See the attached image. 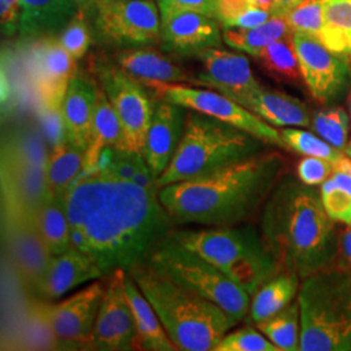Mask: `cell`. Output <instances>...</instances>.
Wrapping results in <instances>:
<instances>
[{"mask_svg":"<svg viewBox=\"0 0 351 351\" xmlns=\"http://www.w3.org/2000/svg\"><path fill=\"white\" fill-rule=\"evenodd\" d=\"M75 249L104 276L145 263L175 228L159 190L123 181L101 168L85 171L64 195Z\"/></svg>","mask_w":351,"mask_h":351,"instance_id":"cell-1","label":"cell"},{"mask_svg":"<svg viewBox=\"0 0 351 351\" xmlns=\"http://www.w3.org/2000/svg\"><path fill=\"white\" fill-rule=\"evenodd\" d=\"M285 160L262 151L206 175L159 189V199L180 226H234L263 208L281 177Z\"/></svg>","mask_w":351,"mask_h":351,"instance_id":"cell-2","label":"cell"},{"mask_svg":"<svg viewBox=\"0 0 351 351\" xmlns=\"http://www.w3.org/2000/svg\"><path fill=\"white\" fill-rule=\"evenodd\" d=\"M261 232L282 271L301 277L337 261L339 234L320 190L284 175L262 208Z\"/></svg>","mask_w":351,"mask_h":351,"instance_id":"cell-3","label":"cell"},{"mask_svg":"<svg viewBox=\"0 0 351 351\" xmlns=\"http://www.w3.org/2000/svg\"><path fill=\"white\" fill-rule=\"evenodd\" d=\"M147 297L177 350L215 351L239 323L216 303L141 263L128 271Z\"/></svg>","mask_w":351,"mask_h":351,"instance_id":"cell-4","label":"cell"},{"mask_svg":"<svg viewBox=\"0 0 351 351\" xmlns=\"http://www.w3.org/2000/svg\"><path fill=\"white\" fill-rule=\"evenodd\" d=\"M301 351H351V269L335 262L302 280Z\"/></svg>","mask_w":351,"mask_h":351,"instance_id":"cell-5","label":"cell"},{"mask_svg":"<svg viewBox=\"0 0 351 351\" xmlns=\"http://www.w3.org/2000/svg\"><path fill=\"white\" fill-rule=\"evenodd\" d=\"M171 236L213 263L251 297L282 269L271 254L262 232L251 226L173 229Z\"/></svg>","mask_w":351,"mask_h":351,"instance_id":"cell-6","label":"cell"},{"mask_svg":"<svg viewBox=\"0 0 351 351\" xmlns=\"http://www.w3.org/2000/svg\"><path fill=\"white\" fill-rule=\"evenodd\" d=\"M263 141L215 117L189 110L185 130L159 189L206 175L265 150Z\"/></svg>","mask_w":351,"mask_h":351,"instance_id":"cell-7","label":"cell"},{"mask_svg":"<svg viewBox=\"0 0 351 351\" xmlns=\"http://www.w3.org/2000/svg\"><path fill=\"white\" fill-rule=\"evenodd\" d=\"M146 263L206 300L216 303L237 323L250 311L251 295L213 263L190 250L171 233L151 251Z\"/></svg>","mask_w":351,"mask_h":351,"instance_id":"cell-8","label":"cell"},{"mask_svg":"<svg viewBox=\"0 0 351 351\" xmlns=\"http://www.w3.org/2000/svg\"><path fill=\"white\" fill-rule=\"evenodd\" d=\"M94 4V36L108 47H145L162 40V17L151 0H101Z\"/></svg>","mask_w":351,"mask_h":351,"instance_id":"cell-9","label":"cell"},{"mask_svg":"<svg viewBox=\"0 0 351 351\" xmlns=\"http://www.w3.org/2000/svg\"><path fill=\"white\" fill-rule=\"evenodd\" d=\"M147 88H152L160 99L215 117L239 128L267 145L287 150L281 133L275 126L269 125L250 110L216 90L193 88L182 84H156Z\"/></svg>","mask_w":351,"mask_h":351,"instance_id":"cell-10","label":"cell"},{"mask_svg":"<svg viewBox=\"0 0 351 351\" xmlns=\"http://www.w3.org/2000/svg\"><path fill=\"white\" fill-rule=\"evenodd\" d=\"M94 73L121 121L123 149L142 152L155 107L146 86L117 64L104 60L94 64Z\"/></svg>","mask_w":351,"mask_h":351,"instance_id":"cell-11","label":"cell"},{"mask_svg":"<svg viewBox=\"0 0 351 351\" xmlns=\"http://www.w3.org/2000/svg\"><path fill=\"white\" fill-rule=\"evenodd\" d=\"M303 84L315 101L328 106L342 98L350 84L351 55L329 50L320 39L293 33Z\"/></svg>","mask_w":351,"mask_h":351,"instance_id":"cell-12","label":"cell"},{"mask_svg":"<svg viewBox=\"0 0 351 351\" xmlns=\"http://www.w3.org/2000/svg\"><path fill=\"white\" fill-rule=\"evenodd\" d=\"M125 272V269H117L107 276L106 290L86 345L91 350H133L138 346L136 320L124 288Z\"/></svg>","mask_w":351,"mask_h":351,"instance_id":"cell-13","label":"cell"},{"mask_svg":"<svg viewBox=\"0 0 351 351\" xmlns=\"http://www.w3.org/2000/svg\"><path fill=\"white\" fill-rule=\"evenodd\" d=\"M50 197L46 168L1 167L3 224L34 223Z\"/></svg>","mask_w":351,"mask_h":351,"instance_id":"cell-14","label":"cell"},{"mask_svg":"<svg viewBox=\"0 0 351 351\" xmlns=\"http://www.w3.org/2000/svg\"><path fill=\"white\" fill-rule=\"evenodd\" d=\"M197 56L203 66L195 82L198 86L216 90L241 106L262 86L252 73L249 59L242 53L211 47Z\"/></svg>","mask_w":351,"mask_h":351,"instance_id":"cell-15","label":"cell"},{"mask_svg":"<svg viewBox=\"0 0 351 351\" xmlns=\"http://www.w3.org/2000/svg\"><path fill=\"white\" fill-rule=\"evenodd\" d=\"M75 62L60 39L42 38L33 47L32 71L42 107L60 111L66 90L77 73Z\"/></svg>","mask_w":351,"mask_h":351,"instance_id":"cell-16","label":"cell"},{"mask_svg":"<svg viewBox=\"0 0 351 351\" xmlns=\"http://www.w3.org/2000/svg\"><path fill=\"white\" fill-rule=\"evenodd\" d=\"M106 290V281H94L58 303L46 301V314L62 343L88 345Z\"/></svg>","mask_w":351,"mask_h":351,"instance_id":"cell-17","label":"cell"},{"mask_svg":"<svg viewBox=\"0 0 351 351\" xmlns=\"http://www.w3.org/2000/svg\"><path fill=\"white\" fill-rule=\"evenodd\" d=\"M188 111V108L165 99L155 101L142 155L156 180L175 156L185 130Z\"/></svg>","mask_w":351,"mask_h":351,"instance_id":"cell-18","label":"cell"},{"mask_svg":"<svg viewBox=\"0 0 351 351\" xmlns=\"http://www.w3.org/2000/svg\"><path fill=\"white\" fill-rule=\"evenodd\" d=\"M4 226L7 250L21 284L36 293L52 259L49 247L38 233L34 223Z\"/></svg>","mask_w":351,"mask_h":351,"instance_id":"cell-19","label":"cell"},{"mask_svg":"<svg viewBox=\"0 0 351 351\" xmlns=\"http://www.w3.org/2000/svg\"><path fill=\"white\" fill-rule=\"evenodd\" d=\"M162 47L181 55L221 47L223 27L220 23L202 13L184 12L173 14L162 21Z\"/></svg>","mask_w":351,"mask_h":351,"instance_id":"cell-20","label":"cell"},{"mask_svg":"<svg viewBox=\"0 0 351 351\" xmlns=\"http://www.w3.org/2000/svg\"><path fill=\"white\" fill-rule=\"evenodd\" d=\"M104 276L88 255L72 246L51 259L49 269L34 294L45 301L60 300L75 288Z\"/></svg>","mask_w":351,"mask_h":351,"instance_id":"cell-21","label":"cell"},{"mask_svg":"<svg viewBox=\"0 0 351 351\" xmlns=\"http://www.w3.org/2000/svg\"><path fill=\"white\" fill-rule=\"evenodd\" d=\"M99 86L88 77L72 78L62 103L65 139L80 150H88Z\"/></svg>","mask_w":351,"mask_h":351,"instance_id":"cell-22","label":"cell"},{"mask_svg":"<svg viewBox=\"0 0 351 351\" xmlns=\"http://www.w3.org/2000/svg\"><path fill=\"white\" fill-rule=\"evenodd\" d=\"M114 62L145 86L156 84H194L197 78L163 53L149 47L121 49L114 55Z\"/></svg>","mask_w":351,"mask_h":351,"instance_id":"cell-23","label":"cell"},{"mask_svg":"<svg viewBox=\"0 0 351 351\" xmlns=\"http://www.w3.org/2000/svg\"><path fill=\"white\" fill-rule=\"evenodd\" d=\"M243 107L276 128H311L313 114L301 99L263 86L254 91Z\"/></svg>","mask_w":351,"mask_h":351,"instance_id":"cell-24","label":"cell"},{"mask_svg":"<svg viewBox=\"0 0 351 351\" xmlns=\"http://www.w3.org/2000/svg\"><path fill=\"white\" fill-rule=\"evenodd\" d=\"M124 288L126 298L134 315L139 348L151 351L177 350L173 341L167 335L156 311L151 306L150 301L142 293L137 282L128 271L124 276Z\"/></svg>","mask_w":351,"mask_h":351,"instance_id":"cell-25","label":"cell"},{"mask_svg":"<svg viewBox=\"0 0 351 351\" xmlns=\"http://www.w3.org/2000/svg\"><path fill=\"white\" fill-rule=\"evenodd\" d=\"M19 33L21 37H45L59 32L77 13L75 0H21Z\"/></svg>","mask_w":351,"mask_h":351,"instance_id":"cell-26","label":"cell"},{"mask_svg":"<svg viewBox=\"0 0 351 351\" xmlns=\"http://www.w3.org/2000/svg\"><path fill=\"white\" fill-rule=\"evenodd\" d=\"M124 146V130L121 121L114 111L111 101L104 90L99 86L98 98L95 103V112L93 120L91 139L88 150L85 151V171H91L98 167L101 154L106 149Z\"/></svg>","mask_w":351,"mask_h":351,"instance_id":"cell-27","label":"cell"},{"mask_svg":"<svg viewBox=\"0 0 351 351\" xmlns=\"http://www.w3.org/2000/svg\"><path fill=\"white\" fill-rule=\"evenodd\" d=\"M45 137L30 126L8 133L1 141V167L46 168L52 149Z\"/></svg>","mask_w":351,"mask_h":351,"instance_id":"cell-28","label":"cell"},{"mask_svg":"<svg viewBox=\"0 0 351 351\" xmlns=\"http://www.w3.org/2000/svg\"><path fill=\"white\" fill-rule=\"evenodd\" d=\"M301 277L293 272L281 271L265 281L251 297L249 317L256 326L265 319L276 315L289 306L298 295Z\"/></svg>","mask_w":351,"mask_h":351,"instance_id":"cell-29","label":"cell"},{"mask_svg":"<svg viewBox=\"0 0 351 351\" xmlns=\"http://www.w3.org/2000/svg\"><path fill=\"white\" fill-rule=\"evenodd\" d=\"M284 16H272L268 21L254 27H223V40L234 50L256 58L271 43L291 36Z\"/></svg>","mask_w":351,"mask_h":351,"instance_id":"cell-30","label":"cell"},{"mask_svg":"<svg viewBox=\"0 0 351 351\" xmlns=\"http://www.w3.org/2000/svg\"><path fill=\"white\" fill-rule=\"evenodd\" d=\"M85 169V151L72 146L66 139L56 143L51 150L46 167L51 195L64 197L68 189Z\"/></svg>","mask_w":351,"mask_h":351,"instance_id":"cell-31","label":"cell"},{"mask_svg":"<svg viewBox=\"0 0 351 351\" xmlns=\"http://www.w3.org/2000/svg\"><path fill=\"white\" fill-rule=\"evenodd\" d=\"M34 226L53 256L73 246L64 197L51 195L36 215Z\"/></svg>","mask_w":351,"mask_h":351,"instance_id":"cell-32","label":"cell"},{"mask_svg":"<svg viewBox=\"0 0 351 351\" xmlns=\"http://www.w3.org/2000/svg\"><path fill=\"white\" fill-rule=\"evenodd\" d=\"M45 304L46 301L42 298L27 304L21 324L19 326V349L56 350L62 345L52 329Z\"/></svg>","mask_w":351,"mask_h":351,"instance_id":"cell-33","label":"cell"},{"mask_svg":"<svg viewBox=\"0 0 351 351\" xmlns=\"http://www.w3.org/2000/svg\"><path fill=\"white\" fill-rule=\"evenodd\" d=\"M254 59L267 75L278 82L291 85H301L303 82L301 66L293 45V34L271 43Z\"/></svg>","mask_w":351,"mask_h":351,"instance_id":"cell-34","label":"cell"},{"mask_svg":"<svg viewBox=\"0 0 351 351\" xmlns=\"http://www.w3.org/2000/svg\"><path fill=\"white\" fill-rule=\"evenodd\" d=\"M329 50L351 51V0H323V27L319 36Z\"/></svg>","mask_w":351,"mask_h":351,"instance_id":"cell-35","label":"cell"},{"mask_svg":"<svg viewBox=\"0 0 351 351\" xmlns=\"http://www.w3.org/2000/svg\"><path fill=\"white\" fill-rule=\"evenodd\" d=\"M267 339L280 351L301 350L300 303L293 301L284 310L256 324Z\"/></svg>","mask_w":351,"mask_h":351,"instance_id":"cell-36","label":"cell"},{"mask_svg":"<svg viewBox=\"0 0 351 351\" xmlns=\"http://www.w3.org/2000/svg\"><path fill=\"white\" fill-rule=\"evenodd\" d=\"M322 201L328 215L339 223L349 224L351 217V177L345 172L335 171L322 184Z\"/></svg>","mask_w":351,"mask_h":351,"instance_id":"cell-37","label":"cell"},{"mask_svg":"<svg viewBox=\"0 0 351 351\" xmlns=\"http://www.w3.org/2000/svg\"><path fill=\"white\" fill-rule=\"evenodd\" d=\"M351 117L342 107H328L313 114L311 128L333 147L343 151L349 145Z\"/></svg>","mask_w":351,"mask_h":351,"instance_id":"cell-38","label":"cell"},{"mask_svg":"<svg viewBox=\"0 0 351 351\" xmlns=\"http://www.w3.org/2000/svg\"><path fill=\"white\" fill-rule=\"evenodd\" d=\"M287 150L294 151L303 156L323 158L335 164L345 154L330 143L308 130L297 128H284L280 130Z\"/></svg>","mask_w":351,"mask_h":351,"instance_id":"cell-39","label":"cell"},{"mask_svg":"<svg viewBox=\"0 0 351 351\" xmlns=\"http://www.w3.org/2000/svg\"><path fill=\"white\" fill-rule=\"evenodd\" d=\"M274 13L250 0H220L217 21L221 27H254L268 21Z\"/></svg>","mask_w":351,"mask_h":351,"instance_id":"cell-40","label":"cell"},{"mask_svg":"<svg viewBox=\"0 0 351 351\" xmlns=\"http://www.w3.org/2000/svg\"><path fill=\"white\" fill-rule=\"evenodd\" d=\"M284 17L293 33H304L319 39L323 27V0H303Z\"/></svg>","mask_w":351,"mask_h":351,"instance_id":"cell-41","label":"cell"},{"mask_svg":"<svg viewBox=\"0 0 351 351\" xmlns=\"http://www.w3.org/2000/svg\"><path fill=\"white\" fill-rule=\"evenodd\" d=\"M215 351H280L259 329L243 326L228 332Z\"/></svg>","mask_w":351,"mask_h":351,"instance_id":"cell-42","label":"cell"},{"mask_svg":"<svg viewBox=\"0 0 351 351\" xmlns=\"http://www.w3.org/2000/svg\"><path fill=\"white\" fill-rule=\"evenodd\" d=\"M60 42L75 60H80L86 55L91 43V36L81 11H77L72 20L64 27Z\"/></svg>","mask_w":351,"mask_h":351,"instance_id":"cell-43","label":"cell"},{"mask_svg":"<svg viewBox=\"0 0 351 351\" xmlns=\"http://www.w3.org/2000/svg\"><path fill=\"white\" fill-rule=\"evenodd\" d=\"M219 8L220 0H159L162 21L184 12L202 13L217 20Z\"/></svg>","mask_w":351,"mask_h":351,"instance_id":"cell-44","label":"cell"},{"mask_svg":"<svg viewBox=\"0 0 351 351\" xmlns=\"http://www.w3.org/2000/svg\"><path fill=\"white\" fill-rule=\"evenodd\" d=\"M335 172V164L323 158L304 156L297 165V177L303 184L319 186Z\"/></svg>","mask_w":351,"mask_h":351,"instance_id":"cell-45","label":"cell"},{"mask_svg":"<svg viewBox=\"0 0 351 351\" xmlns=\"http://www.w3.org/2000/svg\"><path fill=\"white\" fill-rule=\"evenodd\" d=\"M21 11V0H0V24L5 36H13L19 32Z\"/></svg>","mask_w":351,"mask_h":351,"instance_id":"cell-46","label":"cell"},{"mask_svg":"<svg viewBox=\"0 0 351 351\" xmlns=\"http://www.w3.org/2000/svg\"><path fill=\"white\" fill-rule=\"evenodd\" d=\"M337 262L351 269V226L339 234V250Z\"/></svg>","mask_w":351,"mask_h":351,"instance_id":"cell-47","label":"cell"},{"mask_svg":"<svg viewBox=\"0 0 351 351\" xmlns=\"http://www.w3.org/2000/svg\"><path fill=\"white\" fill-rule=\"evenodd\" d=\"M303 0H275V16H285Z\"/></svg>","mask_w":351,"mask_h":351,"instance_id":"cell-48","label":"cell"},{"mask_svg":"<svg viewBox=\"0 0 351 351\" xmlns=\"http://www.w3.org/2000/svg\"><path fill=\"white\" fill-rule=\"evenodd\" d=\"M335 171H341L345 172L346 175L351 177V158L349 155L343 154L339 160L335 163Z\"/></svg>","mask_w":351,"mask_h":351,"instance_id":"cell-49","label":"cell"},{"mask_svg":"<svg viewBox=\"0 0 351 351\" xmlns=\"http://www.w3.org/2000/svg\"><path fill=\"white\" fill-rule=\"evenodd\" d=\"M250 1L256 5L263 7L265 10H269L275 16V0H250Z\"/></svg>","mask_w":351,"mask_h":351,"instance_id":"cell-50","label":"cell"},{"mask_svg":"<svg viewBox=\"0 0 351 351\" xmlns=\"http://www.w3.org/2000/svg\"><path fill=\"white\" fill-rule=\"evenodd\" d=\"M345 154H346V155H349L351 158V149H346V150H345Z\"/></svg>","mask_w":351,"mask_h":351,"instance_id":"cell-51","label":"cell"},{"mask_svg":"<svg viewBox=\"0 0 351 351\" xmlns=\"http://www.w3.org/2000/svg\"><path fill=\"white\" fill-rule=\"evenodd\" d=\"M349 113H350V117H351V93H350V98H349Z\"/></svg>","mask_w":351,"mask_h":351,"instance_id":"cell-52","label":"cell"},{"mask_svg":"<svg viewBox=\"0 0 351 351\" xmlns=\"http://www.w3.org/2000/svg\"><path fill=\"white\" fill-rule=\"evenodd\" d=\"M346 149H351V139L349 141V145H348V147H346ZM346 149H345V150H346Z\"/></svg>","mask_w":351,"mask_h":351,"instance_id":"cell-53","label":"cell"},{"mask_svg":"<svg viewBox=\"0 0 351 351\" xmlns=\"http://www.w3.org/2000/svg\"><path fill=\"white\" fill-rule=\"evenodd\" d=\"M348 226H351V217H350V221H349V224Z\"/></svg>","mask_w":351,"mask_h":351,"instance_id":"cell-54","label":"cell"},{"mask_svg":"<svg viewBox=\"0 0 351 351\" xmlns=\"http://www.w3.org/2000/svg\"><path fill=\"white\" fill-rule=\"evenodd\" d=\"M93 1H101V0H93Z\"/></svg>","mask_w":351,"mask_h":351,"instance_id":"cell-55","label":"cell"},{"mask_svg":"<svg viewBox=\"0 0 351 351\" xmlns=\"http://www.w3.org/2000/svg\"><path fill=\"white\" fill-rule=\"evenodd\" d=\"M350 55H351V51H350Z\"/></svg>","mask_w":351,"mask_h":351,"instance_id":"cell-56","label":"cell"}]
</instances>
